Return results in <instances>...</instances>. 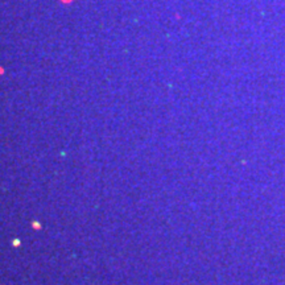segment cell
Returning <instances> with one entry per match:
<instances>
[{
	"mask_svg": "<svg viewBox=\"0 0 285 285\" xmlns=\"http://www.w3.org/2000/svg\"><path fill=\"white\" fill-rule=\"evenodd\" d=\"M62 2H65V3H70L71 0H62Z\"/></svg>",
	"mask_w": 285,
	"mask_h": 285,
	"instance_id": "cell-1",
	"label": "cell"
}]
</instances>
